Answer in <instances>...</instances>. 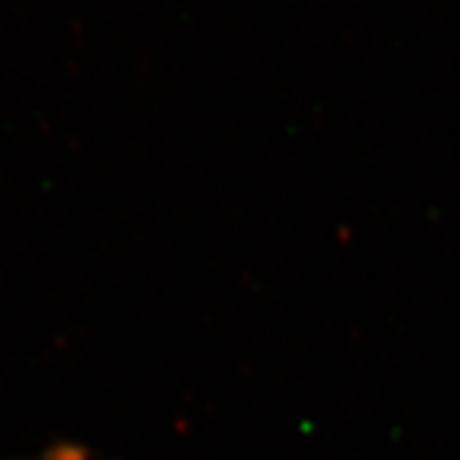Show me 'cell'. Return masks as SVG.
Here are the masks:
<instances>
[{
  "label": "cell",
  "mask_w": 460,
  "mask_h": 460,
  "mask_svg": "<svg viewBox=\"0 0 460 460\" xmlns=\"http://www.w3.org/2000/svg\"><path fill=\"white\" fill-rule=\"evenodd\" d=\"M40 460H92L89 452H84L75 444H56L53 449H48Z\"/></svg>",
  "instance_id": "cell-1"
}]
</instances>
